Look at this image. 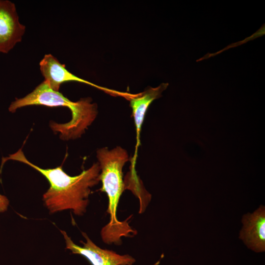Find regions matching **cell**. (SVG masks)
Masks as SVG:
<instances>
[{
  "instance_id": "6da1fadb",
  "label": "cell",
  "mask_w": 265,
  "mask_h": 265,
  "mask_svg": "<svg viewBox=\"0 0 265 265\" xmlns=\"http://www.w3.org/2000/svg\"><path fill=\"white\" fill-rule=\"evenodd\" d=\"M8 160L23 162L35 169L48 180L50 187L43 195L45 205L50 212L70 210L76 215L81 216L86 211L91 188L100 181V167L98 162L84 170L80 174L71 176L64 172L62 166L43 169L27 160L22 149L8 157H2L0 169Z\"/></svg>"
},
{
  "instance_id": "7a4b0ae2",
  "label": "cell",
  "mask_w": 265,
  "mask_h": 265,
  "mask_svg": "<svg viewBox=\"0 0 265 265\" xmlns=\"http://www.w3.org/2000/svg\"><path fill=\"white\" fill-rule=\"evenodd\" d=\"M91 102L89 98L73 102L59 91L52 89L44 80L26 96L16 98L10 105L8 110L14 113L20 108L34 105L67 107L72 113L71 120L64 124L51 122L50 126L54 132L59 133L60 138L68 140L80 137L96 118L97 105Z\"/></svg>"
},
{
  "instance_id": "3957f363",
  "label": "cell",
  "mask_w": 265,
  "mask_h": 265,
  "mask_svg": "<svg viewBox=\"0 0 265 265\" xmlns=\"http://www.w3.org/2000/svg\"><path fill=\"white\" fill-rule=\"evenodd\" d=\"M97 158L100 167V179L102 186L100 190L108 197L107 212L110 221L101 230L103 240L107 244H120V238L129 237L135 232L127 222L120 221L116 216L117 209L121 195L125 189L123 180V168L129 160L127 151L120 146L109 150L106 147L98 149Z\"/></svg>"
},
{
  "instance_id": "277c9868",
  "label": "cell",
  "mask_w": 265,
  "mask_h": 265,
  "mask_svg": "<svg viewBox=\"0 0 265 265\" xmlns=\"http://www.w3.org/2000/svg\"><path fill=\"white\" fill-rule=\"evenodd\" d=\"M41 73L50 87L55 91H59L60 85L64 82L77 81L87 84L114 96L122 97L129 100L132 93L120 92L103 87L88 80L80 78L69 72L65 65L61 63L53 55L45 54L39 63Z\"/></svg>"
},
{
  "instance_id": "5b68a950",
  "label": "cell",
  "mask_w": 265,
  "mask_h": 265,
  "mask_svg": "<svg viewBox=\"0 0 265 265\" xmlns=\"http://www.w3.org/2000/svg\"><path fill=\"white\" fill-rule=\"evenodd\" d=\"M64 237L66 249L75 254L84 257L92 265H132L135 260L131 256L120 255L111 250L104 249L96 245L85 233L81 232L85 242L80 240L82 246L76 244L66 232L60 231Z\"/></svg>"
},
{
  "instance_id": "8992f818",
  "label": "cell",
  "mask_w": 265,
  "mask_h": 265,
  "mask_svg": "<svg viewBox=\"0 0 265 265\" xmlns=\"http://www.w3.org/2000/svg\"><path fill=\"white\" fill-rule=\"evenodd\" d=\"M26 26L19 21L15 4L0 0V53H7L21 42Z\"/></svg>"
},
{
  "instance_id": "52a82bcc",
  "label": "cell",
  "mask_w": 265,
  "mask_h": 265,
  "mask_svg": "<svg viewBox=\"0 0 265 265\" xmlns=\"http://www.w3.org/2000/svg\"><path fill=\"white\" fill-rule=\"evenodd\" d=\"M239 238L247 248L256 252L265 251V206L260 205L252 212L243 214Z\"/></svg>"
},
{
  "instance_id": "ba28073f",
  "label": "cell",
  "mask_w": 265,
  "mask_h": 265,
  "mask_svg": "<svg viewBox=\"0 0 265 265\" xmlns=\"http://www.w3.org/2000/svg\"><path fill=\"white\" fill-rule=\"evenodd\" d=\"M168 86V83H162L157 87H150L144 92L139 93L137 96L130 100L136 133V143L133 158V164L135 162L137 149L140 143V135L146 111L152 102L160 97L162 92L166 89Z\"/></svg>"
},
{
  "instance_id": "9c48e42d",
  "label": "cell",
  "mask_w": 265,
  "mask_h": 265,
  "mask_svg": "<svg viewBox=\"0 0 265 265\" xmlns=\"http://www.w3.org/2000/svg\"><path fill=\"white\" fill-rule=\"evenodd\" d=\"M9 201L4 195L0 194V213L6 212L8 209Z\"/></svg>"
}]
</instances>
